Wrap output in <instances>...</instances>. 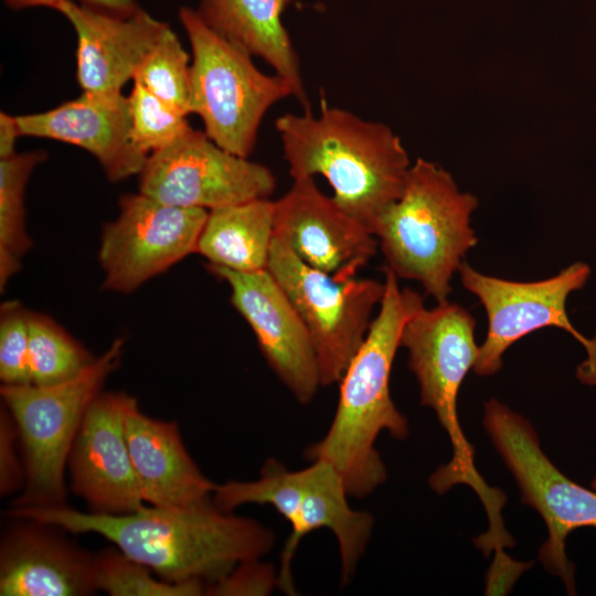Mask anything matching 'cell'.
I'll return each mask as SVG.
<instances>
[{"mask_svg": "<svg viewBox=\"0 0 596 596\" xmlns=\"http://www.w3.org/2000/svg\"><path fill=\"white\" fill-rule=\"evenodd\" d=\"M9 517L31 518L72 533H96L127 556L171 583L215 582L238 564L259 560L273 532L259 522L217 509L142 507L124 514L82 512L65 505L11 508Z\"/></svg>", "mask_w": 596, "mask_h": 596, "instance_id": "cell-1", "label": "cell"}, {"mask_svg": "<svg viewBox=\"0 0 596 596\" xmlns=\"http://www.w3.org/2000/svg\"><path fill=\"white\" fill-rule=\"evenodd\" d=\"M396 275L384 267V295L368 334L339 383V400L324 437L309 446L308 460H327L341 473L351 497L373 492L386 479L375 448L381 432L396 439L408 435L406 418L390 393V376L405 320L424 301L409 288H400Z\"/></svg>", "mask_w": 596, "mask_h": 596, "instance_id": "cell-2", "label": "cell"}, {"mask_svg": "<svg viewBox=\"0 0 596 596\" xmlns=\"http://www.w3.org/2000/svg\"><path fill=\"white\" fill-rule=\"evenodd\" d=\"M292 179L322 175L334 201L373 234L382 213L404 190L411 167L397 135L377 121L329 106L319 113H287L275 121Z\"/></svg>", "mask_w": 596, "mask_h": 596, "instance_id": "cell-3", "label": "cell"}, {"mask_svg": "<svg viewBox=\"0 0 596 596\" xmlns=\"http://www.w3.org/2000/svg\"><path fill=\"white\" fill-rule=\"evenodd\" d=\"M478 200L460 192L451 174L417 158L401 198L379 217L374 235L397 278L418 281L437 302L447 301L450 281L478 238L470 215Z\"/></svg>", "mask_w": 596, "mask_h": 596, "instance_id": "cell-4", "label": "cell"}, {"mask_svg": "<svg viewBox=\"0 0 596 596\" xmlns=\"http://www.w3.org/2000/svg\"><path fill=\"white\" fill-rule=\"evenodd\" d=\"M475 327L473 317L457 304L447 300L427 309L423 301L405 320L400 347L408 351V366L419 384L422 405L435 412L453 447L451 460L430 476V487L441 494L456 485L469 486L485 507L489 529L499 531L504 526L505 494L478 472L473 449L458 419V393L479 352Z\"/></svg>", "mask_w": 596, "mask_h": 596, "instance_id": "cell-5", "label": "cell"}, {"mask_svg": "<svg viewBox=\"0 0 596 596\" xmlns=\"http://www.w3.org/2000/svg\"><path fill=\"white\" fill-rule=\"evenodd\" d=\"M348 489L337 468L318 459L304 469L291 471L268 459L253 481L231 480L215 485L212 502L225 512L254 503L272 505L290 524L281 555L277 586L295 595L291 561L302 538L326 528L338 542L342 583L350 581L371 536L373 519L348 502Z\"/></svg>", "mask_w": 596, "mask_h": 596, "instance_id": "cell-6", "label": "cell"}, {"mask_svg": "<svg viewBox=\"0 0 596 596\" xmlns=\"http://www.w3.org/2000/svg\"><path fill=\"white\" fill-rule=\"evenodd\" d=\"M124 340L111 345L76 376L52 385H1L2 404L19 434L25 483L12 508L66 504L64 471L84 415L119 366Z\"/></svg>", "mask_w": 596, "mask_h": 596, "instance_id": "cell-7", "label": "cell"}, {"mask_svg": "<svg viewBox=\"0 0 596 596\" xmlns=\"http://www.w3.org/2000/svg\"><path fill=\"white\" fill-rule=\"evenodd\" d=\"M179 19L192 51L189 111L217 146L248 158L265 114L294 97L292 88L280 75L258 70L252 54L211 30L195 10L182 7Z\"/></svg>", "mask_w": 596, "mask_h": 596, "instance_id": "cell-8", "label": "cell"}, {"mask_svg": "<svg viewBox=\"0 0 596 596\" xmlns=\"http://www.w3.org/2000/svg\"><path fill=\"white\" fill-rule=\"evenodd\" d=\"M483 425L513 475L522 502L534 508L546 525L540 560L573 592L574 566L566 557L565 541L574 530L596 528V491L562 473L543 453L530 422L498 400L486 403Z\"/></svg>", "mask_w": 596, "mask_h": 596, "instance_id": "cell-9", "label": "cell"}, {"mask_svg": "<svg viewBox=\"0 0 596 596\" xmlns=\"http://www.w3.org/2000/svg\"><path fill=\"white\" fill-rule=\"evenodd\" d=\"M267 270L309 332L321 386L338 383L368 334L384 281L356 276L338 280L305 264L275 235Z\"/></svg>", "mask_w": 596, "mask_h": 596, "instance_id": "cell-10", "label": "cell"}, {"mask_svg": "<svg viewBox=\"0 0 596 596\" xmlns=\"http://www.w3.org/2000/svg\"><path fill=\"white\" fill-rule=\"evenodd\" d=\"M464 287L476 295L488 317V332L473 372L491 375L502 368V355L519 339L544 327H557L572 334L586 350L587 360L577 370L578 379L596 385V336L584 337L566 312L568 295L588 280L587 264L574 263L557 275L538 281H513L488 276L462 262L457 270Z\"/></svg>", "mask_w": 596, "mask_h": 596, "instance_id": "cell-11", "label": "cell"}, {"mask_svg": "<svg viewBox=\"0 0 596 596\" xmlns=\"http://www.w3.org/2000/svg\"><path fill=\"white\" fill-rule=\"evenodd\" d=\"M139 175V192L170 205L207 211L268 199L276 188L266 166L221 148L192 127L149 155Z\"/></svg>", "mask_w": 596, "mask_h": 596, "instance_id": "cell-12", "label": "cell"}, {"mask_svg": "<svg viewBox=\"0 0 596 596\" xmlns=\"http://www.w3.org/2000/svg\"><path fill=\"white\" fill-rule=\"evenodd\" d=\"M209 211L123 194L118 216L104 225L98 259L103 288L128 294L164 273L196 246Z\"/></svg>", "mask_w": 596, "mask_h": 596, "instance_id": "cell-13", "label": "cell"}, {"mask_svg": "<svg viewBox=\"0 0 596 596\" xmlns=\"http://www.w3.org/2000/svg\"><path fill=\"white\" fill-rule=\"evenodd\" d=\"M274 235L305 264L338 280L355 277L379 246L376 236L326 195L313 177L294 179L275 201Z\"/></svg>", "mask_w": 596, "mask_h": 596, "instance_id": "cell-14", "label": "cell"}, {"mask_svg": "<svg viewBox=\"0 0 596 596\" xmlns=\"http://www.w3.org/2000/svg\"><path fill=\"white\" fill-rule=\"evenodd\" d=\"M231 288V301L254 332L262 354L295 398L310 402L321 385L315 348L294 305L267 270L238 273L207 265Z\"/></svg>", "mask_w": 596, "mask_h": 596, "instance_id": "cell-15", "label": "cell"}, {"mask_svg": "<svg viewBox=\"0 0 596 596\" xmlns=\"http://www.w3.org/2000/svg\"><path fill=\"white\" fill-rule=\"evenodd\" d=\"M125 397L110 392L96 396L68 456L72 490L93 513L124 514L145 505L125 435Z\"/></svg>", "mask_w": 596, "mask_h": 596, "instance_id": "cell-16", "label": "cell"}, {"mask_svg": "<svg viewBox=\"0 0 596 596\" xmlns=\"http://www.w3.org/2000/svg\"><path fill=\"white\" fill-rule=\"evenodd\" d=\"M14 520L0 543L1 596H86L97 592L95 555L63 529L31 518Z\"/></svg>", "mask_w": 596, "mask_h": 596, "instance_id": "cell-17", "label": "cell"}, {"mask_svg": "<svg viewBox=\"0 0 596 596\" xmlns=\"http://www.w3.org/2000/svg\"><path fill=\"white\" fill-rule=\"evenodd\" d=\"M56 11L76 33V78L86 93L121 94L169 26L140 8L118 14L62 0Z\"/></svg>", "mask_w": 596, "mask_h": 596, "instance_id": "cell-18", "label": "cell"}, {"mask_svg": "<svg viewBox=\"0 0 596 596\" xmlns=\"http://www.w3.org/2000/svg\"><path fill=\"white\" fill-rule=\"evenodd\" d=\"M21 136L47 138L93 155L110 182L140 174L149 157L134 141L128 96L86 93L43 113L15 116Z\"/></svg>", "mask_w": 596, "mask_h": 596, "instance_id": "cell-19", "label": "cell"}, {"mask_svg": "<svg viewBox=\"0 0 596 596\" xmlns=\"http://www.w3.org/2000/svg\"><path fill=\"white\" fill-rule=\"evenodd\" d=\"M124 428L145 502L162 508H191L212 502L215 487L187 451L174 422L149 417L126 394Z\"/></svg>", "mask_w": 596, "mask_h": 596, "instance_id": "cell-20", "label": "cell"}, {"mask_svg": "<svg viewBox=\"0 0 596 596\" xmlns=\"http://www.w3.org/2000/svg\"><path fill=\"white\" fill-rule=\"evenodd\" d=\"M291 0H200L196 13L215 33L264 60L291 86L304 110H311L299 57L281 15Z\"/></svg>", "mask_w": 596, "mask_h": 596, "instance_id": "cell-21", "label": "cell"}, {"mask_svg": "<svg viewBox=\"0 0 596 596\" xmlns=\"http://www.w3.org/2000/svg\"><path fill=\"white\" fill-rule=\"evenodd\" d=\"M275 201L257 199L210 210L196 253L209 265L238 273L267 269L274 238Z\"/></svg>", "mask_w": 596, "mask_h": 596, "instance_id": "cell-22", "label": "cell"}, {"mask_svg": "<svg viewBox=\"0 0 596 596\" xmlns=\"http://www.w3.org/2000/svg\"><path fill=\"white\" fill-rule=\"evenodd\" d=\"M46 158L43 151L14 153L0 159V288L20 269V258L31 248L25 230L24 192L33 169Z\"/></svg>", "mask_w": 596, "mask_h": 596, "instance_id": "cell-23", "label": "cell"}, {"mask_svg": "<svg viewBox=\"0 0 596 596\" xmlns=\"http://www.w3.org/2000/svg\"><path fill=\"white\" fill-rule=\"evenodd\" d=\"M31 383L52 385L70 380L95 356L49 316L28 312Z\"/></svg>", "mask_w": 596, "mask_h": 596, "instance_id": "cell-24", "label": "cell"}, {"mask_svg": "<svg viewBox=\"0 0 596 596\" xmlns=\"http://www.w3.org/2000/svg\"><path fill=\"white\" fill-rule=\"evenodd\" d=\"M151 570L119 549L107 547L95 554L94 574L98 589L111 596H198L205 584L200 581L171 583L156 579Z\"/></svg>", "mask_w": 596, "mask_h": 596, "instance_id": "cell-25", "label": "cell"}, {"mask_svg": "<svg viewBox=\"0 0 596 596\" xmlns=\"http://www.w3.org/2000/svg\"><path fill=\"white\" fill-rule=\"evenodd\" d=\"M189 54L168 26L138 67L132 82L189 115Z\"/></svg>", "mask_w": 596, "mask_h": 596, "instance_id": "cell-26", "label": "cell"}, {"mask_svg": "<svg viewBox=\"0 0 596 596\" xmlns=\"http://www.w3.org/2000/svg\"><path fill=\"white\" fill-rule=\"evenodd\" d=\"M128 103L134 141L147 155L170 146L191 128L184 113L138 83L134 82Z\"/></svg>", "mask_w": 596, "mask_h": 596, "instance_id": "cell-27", "label": "cell"}, {"mask_svg": "<svg viewBox=\"0 0 596 596\" xmlns=\"http://www.w3.org/2000/svg\"><path fill=\"white\" fill-rule=\"evenodd\" d=\"M28 312L18 301L1 306L0 380L3 385L31 384Z\"/></svg>", "mask_w": 596, "mask_h": 596, "instance_id": "cell-28", "label": "cell"}, {"mask_svg": "<svg viewBox=\"0 0 596 596\" xmlns=\"http://www.w3.org/2000/svg\"><path fill=\"white\" fill-rule=\"evenodd\" d=\"M277 585V576L258 560L238 564L222 578L205 584V595H267Z\"/></svg>", "mask_w": 596, "mask_h": 596, "instance_id": "cell-29", "label": "cell"}, {"mask_svg": "<svg viewBox=\"0 0 596 596\" xmlns=\"http://www.w3.org/2000/svg\"><path fill=\"white\" fill-rule=\"evenodd\" d=\"M20 441L15 423L2 404L0 409V494L8 497L22 491L25 469L20 458Z\"/></svg>", "mask_w": 596, "mask_h": 596, "instance_id": "cell-30", "label": "cell"}, {"mask_svg": "<svg viewBox=\"0 0 596 596\" xmlns=\"http://www.w3.org/2000/svg\"><path fill=\"white\" fill-rule=\"evenodd\" d=\"M21 132L15 119L3 111L0 113V159L15 153V143Z\"/></svg>", "mask_w": 596, "mask_h": 596, "instance_id": "cell-31", "label": "cell"}, {"mask_svg": "<svg viewBox=\"0 0 596 596\" xmlns=\"http://www.w3.org/2000/svg\"><path fill=\"white\" fill-rule=\"evenodd\" d=\"M79 3L118 14H129L139 7L134 0H77Z\"/></svg>", "mask_w": 596, "mask_h": 596, "instance_id": "cell-32", "label": "cell"}, {"mask_svg": "<svg viewBox=\"0 0 596 596\" xmlns=\"http://www.w3.org/2000/svg\"><path fill=\"white\" fill-rule=\"evenodd\" d=\"M62 0H4L6 4L12 9H23L31 7H47L55 9Z\"/></svg>", "mask_w": 596, "mask_h": 596, "instance_id": "cell-33", "label": "cell"}]
</instances>
